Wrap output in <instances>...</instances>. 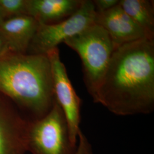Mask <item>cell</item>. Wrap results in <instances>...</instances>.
Listing matches in <instances>:
<instances>
[{
	"label": "cell",
	"instance_id": "1",
	"mask_svg": "<svg viewBox=\"0 0 154 154\" xmlns=\"http://www.w3.org/2000/svg\"><path fill=\"white\" fill-rule=\"evenodd\" d=\"M93 99L117 116L151 113L154 39H142L116 49Z\"/></svg>",
	"mask_w": 154,
	"mask_h": 154
},
{
	"label": "cell",
	"instance_id": "2",
	"mask_svg": "<svg viewBox=\"0 0 154 154\" xmlns=\"http://www.w3.org/2000/svg\"><path fill=\"white\" fill-rule=\"evenodd\" d=\"M0 93L25 111L29 121L46 115L55 99L48 55L9 51L1 56Z\"/></svg>",
	"mask_w": 154,
	"mask_h": 154
},
{
	"label": "cell",
	"instance_id": "3",
	"mask_svg": "<svg viewBox=\"0 0 154 154\" xmlns=\"http://www.w3.org/2000/svg\"><path fill=\"white\" fill-rule=\"evenodd\" d=\"M64 44L80 57L84 82L93 98L115 50L109 35L103 28L94 23Z\"/></svg>",
	"mask_w": 154,
	"mask_h": 154
},
{
	"label": "cell",
	"instance_id": "4",
	"mask_svg": "<svg viewBox=\"0 0 154 154\" xmlns=\"http://www.w3.org/2000/svg\"><path fill=\"white\" fill-rule=\"evenodd\" d=\"M77 147L70 140L66 118L56 99L46 115L30 121L27 150L30 154H75Z\"/></svg>",
	"mask_w": 154,
	"mask_h": 154
},
{
	"label": "cell",
	"instance_id": "5",
	"mask_svg": "<svg viewBox=\"0 0 154 154\" xmlns=\"http://www.w3.org/2000/svg\"><path fill=\"white\" fill-rule=\"evenodd\" d=\"M95 15L93 1L82 0L76 12L65 20L52 24L38 23L27 53L46 54L94 23Z\"/></svg>",
	"mask_w": 154,
	"mask_h": 154
},
{
	"label": "cell",
	"instance_id": "6",
	"mask_svg": "<svg viewBox=\"0 0 154 154\" xmlns=\"http://www.w3.org/2000/svg\"><path fill=\"white\" fill-rule=\"evenodd\" d=\"M46 55L50 63L55 99L66 118L70 140L74 146H77L81 131L79 127L81 100L72 87L66 67L61 61L58 48L50 50Z\"/></svg>",
	"mask_w": 154,
	"mask_h": 154
},
{
	"label": "cell",
	"instance_id": "7",
	"mask_svg": "<svg viewBox=\"0 0 154 154\" xmlns=\"http://www.w3.org/2000/svg\"><path fill=\"white\" fill-rule=\"evenodd\" d=\"M30 121L0 94V154H26Z\"/></svg>",
	"mask_w": 154,
	"mask_h": 154
},
{
	"label": "cell",
	"instance_id": "8",
	"mask_svg": "<svg viewBox=\"0 0 154 154\" xmlns=\"http://www.w3.org/2000/svg\"><path fill=\"white\" fill-rule=\"evenodd\" d=\"M95 23L108 33L115 50L144 38H154L128 16L118 4L107 11L96 13Z\"/></svg>",
	"mask_w": 154,
	"mask_h": 154
},
{
	"label": "cell",
	"instance_id": "9",
	"mask_svg": "<svg viewBox=\"0 0 154 154\" xmlns=\"http://www.w3.org/2000/svg\"><path fill=\"white\" fill-rule=\"evenodd\" d=\"M38 23L33 17L20 15L0 22V33L10 51L26 54L37 31Z\"/></svg>",
	"mask_w": 154,
	"mask_h": 154
},
{
	"label": "cell",
	"instance_id": "10",
	"mask_svg": "<svg viewBox=\"0 0 154 154\" xmlns=\"http://www.w3.org/2000/svg\"><path fill=\"white\" fill-rule=\"evenodd\" d=\"M82 0H28V14L39 23L52 24L71 16Z\"/></svg>",
	"mask_w": 154,
	"mask_h": 154
},
{
	"label": "cell",
	"instance_id": "11",
	"mask_svg": "<svg viewBox=\"0 0 154 154\" xmlns=\"http://www.w3.org/2000/svg\"><path fill=\"white\" fill-rule=\"evenodd\" d=\"M119 4L134 22L154 37V1L120 0Z\"/></svg>",
	"mask_w": 154,
	"mask_h": 154
},
{
	"label": "cell",
	"instance_id": "12",
	"mask_svg": "<svg viewBox=\"0 0 154 154\" xmlns=\"http://www.w3.org/2000/svg\"><path fill=\"white\" fill-rule=\"evenodd\" d=\"M28 0H0L2 20L20 15H28Z\"/></svg>",
	"mask_w": 154,
	"mask_h": 154
},
{
	"label": "cell",
	"instance_id": "13",
	"mask_svg": "<svg viewBox=\"0 0 154 154\" xmlns=\"http://www.w3.org/2000/svg\"><path fill=\"white\" fill-rule=\"evenodd\" d=\"M96 13L107 11L119 4V0H94Z\"/></svg>",
	"mask_w": 154,
	"mask_h": 154
},
{
	"label": "cell",
	"instance_id": "14",
	"mask_svg": "<svg viewBox=\"0 0 154 154\" xmlns=\"http://www.w3.org/2000/svg\"><path fill=\"white\" fill-rule=\"evenodd\" d=\"M9 51L5 39L0 33V57Z\"/></svg>",
	"mask_w": 154,
	"mask_h": 154
},
{
	"label": "cell",
	"instance_id": "15",
	"mask_svg": "<svg viewBox=\"0 0 154 154\" xmlns=\"http://www.w3.org/2000/svg\"><path fill=\"white\" fill-rule=\"evenodd\" d=\"M75 154H91L86 149H82V148H79V149H77V151L75 152Z\"/></svg>",
	"mask_w": 154,
	"mask_h": 154
},
{
	"label": "cell",
	"instance_id": "16",
	"mask_svg": "<svg viewBox=\"0 0 154 154\" xmlns=\"http://www.w3.org/2000/svg\"><path fill=\"white\" fill-rule=\"evenodd\" d=\"M2 21V20L1 19V18H0V22H1V21Z\"/></svg>",
	"mask_w": 154,
	"mask_h": 154
}]
</instances>
